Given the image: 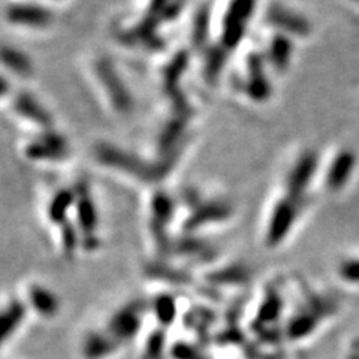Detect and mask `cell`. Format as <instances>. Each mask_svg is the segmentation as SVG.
Here are the masks:
<instances>
[{
    "instance_id": "6da1fadb",
    "label": "cell",
    "mask_w": 359,
    "mask_h": 359,
    "mask_svg": "<svg viewBox=\"0 0 359 359\" xmlns=\"http://www.w3.org/2000/svg\"><path fill=\"white\" fill-rule=\"evenodd\" d=\"M336 313V306L313 290L306 289L304 304L299 306L283 326V336L289 341H303L312 337L321 322Z\"/></svg>"
},
{
    "instance_id": "7a4b0ae2",
    "label": "cell",
    "mask_w": 359,
    "mask_h": 359,
    "mask_svg": "<svg viewBox=\"0 0 359 359\" xmlns=\"http://www.w3.org/2000/svg\"><path fill=\"white\" fill-rule=\"evenodd\" d=\"M284 306L286 303H284L280 284L275 282L268 284L250 325L255 336H258L264 343H277L284 338L283 328H280Z\"/></svg>"
},
{
    "instance_id": "3957f363",
    "label": "cell",
    "mask_w": 359,
    "mask_h": 359,
    "mask_svg": "<svg viewBox=\"0 0 359 359\" xmlns=\"http://www.w3.org/2000/svg\"><path fill=\"white\" fill-rule=\"evenodd\" d=\"M149 312V301L141 298L130 299L110 316V319L105 323L103 330L125 347L140 336L145 314Z\"/></svg>"
},
{
    "instance_id": "277c9868",
    "label": "cell",
    "mask_w": 359,
    "mask_h": 359,
    "mask_svg": "<svg viewBox=\"0 0 359 359\" xmlns=\"http://www.w3.org/2000/svg\"><path fill=\"white\" fill-rule=\"evenodd\" d=\"M298 202L299 201L286 197L280 198L274 203L267 220L264 236L267 247L275 249L286 241L301 214V203Z\"/></svg>"
},
{
    "instance_id": "5b68a950",
    "label": "cell",
    "mask_w": 359,
    "mask_h": 359,
    "mask_svg": "<svg viewBox=\"0 0 359 359\" xmlns=\"http://www.w3.org/2000/svg\"><path fill=\"white\" fill-rule=\"evenodd\" d=\"M358 154L355 150L340 149L326 165L323 173V186L330 193H340L352 182L358 169Z\"/></svg>"
},
{
    "instance_id": "8992f818",
    "label": "cell",
    "mask_w": 359,
    "mask_h": 359,
    "mask_svg": "<svg viewBox=\"0 0 359 359\" xmlns=\"http://www.w3.org/2000/svg\"><path fill=\"white\" fill-rule=\"evenodd\" d=\"M255 8L256 0H231L222 24V40L226 50H232L241 42Z\"/></svg>"
},
{
    "instance_id": "52a82bcc",
    "label": "cell",
    "mask_w": 359,
    "mask_h": 359,
    "mask_svg": "<svg viewBox=\"0 0 359 359\" xmlns=\"http://www.w3.org/2000/svg\"><path fill=\"white\" fill-rule=\"evenodd\" d=\"M321 159L316 150H304L288 174V197L301 201L306 195L308 186L312 184L314 177L319 171Z\"/></svg>"
},
{
    "instance_id": "ba28073f",
    "label": "cell",
    "mask_w": 359,
    "mask_h": 359,
    "mask_svg": "<svg viewBox=\"0 0 359 359\" xmlns=\"http://www.w3.org/2000/svg\"><path fill=\"white\" fill-rule=\"evenodd\" d=\"M268 21L277 29V34H283L292 39L308 38L313 30L312 23L303 14L282 5H274L268 11Z\"/></svg>"
},
{
    "instance_id": "9c48e42d",
    "label": "cell",
    "mask_w": 359,
    "mask_h": 359,
    "mask_svg": "<svg viewBox=\"0 0 359 359\" xmlns=\"http://www.w3.org/2000/svg\"><path fill=\"white\" fill-rule=\"evenodd\" d=\"M121 349L123 346L103 328L86 332L79 343V355L83 359H108Z\"/></svg>"
},
{
    "instance_id": "30bf717a",
    "label": "cell",
    "mask_w": 359,
    "mask_h": 359,
    "mask_svg": "<svg viewBox=\"0 0 359 359\" xmlns=\"http://www.w3.org/2000/svg\"><path fill=\"white\" fill-rule=\"evenodd\" d=\"M6 17L14 26L26 29H47L53 23L51 11L40 5L14 3L6 11Z\"/></svg>"
},
{
    "instance_id": "8fae6325",
    "label": "cell",
    "mask_w": 359,
    "mask_h": 359,
    "mask_svg": "<svg viewBox=\"0 0 359 359\" xmlns=\"http://www.w3.org/2000/svg\"><path fill=\"white\" fill-rule=\"evenodd\" d=\"M26 303L32 312L42 319H54L62 308L60 298L55 295V292L40 283H32L27 288Z\"/></svg>"
},
{
    "instance_id": "7c38bea8",
    "label": "cell",
    "mask_w": 359,
    "mask_h": 359,
    "mask_svg": "<svg viewBox=\"0 0 359 359\" xmlns=\"http://www.w3.org/2000/svg\"><path fill=\"white\" fill-rule=\"evenodd\" d=\"M30 308L26 299L11 298L2 308V316H0V338L3 345L15 337L21 326L27 319Z\"/></svg>"
},
{
    "instance_id": "4fadbf2b",
    "label": "cell",
    "mask_w": 359,
    "mask_h": 359,
    "mask_svg": "<svg viewBox=\"0 0 359 359\" xmlns=\"http://www.w3.org/2000/svg\"><path fill=\"white\" fill-rule=\"evenodd\" d=\"M68 145L60 135H55L53 130H48L38 140L32 141L26 147V154L36 160H51L62 159L66 156Z\"/></svg>"
},
{
    "instance_id": "5bb4252c",
    "label": "cell",
    "mask_w": 359,
    "mask_h": 359,
    "mask_svg": "<svg viewBox=\"0 0 359 359\" xmlns=\"http://www.w3.org/2000/svg\"><path fill=\"white\" fill-rule=\"evenodd\" d=\"M150 313L154 316L159 328L168 330L178 319V301L174 293L160 292L151 298Z\"/></svg>"
},
{
    "instance_id": "9a60e30c",
    "label": "cell",
    "mask_w": 359,
    "mask_h": 359,
    "mask_svg": "<svg viewBox=\"0 0 359 359\" xmlns=\"http://www.w3.org/2000/svg\"><path fill=\"white\" fill-rule=\"evenodd\" d=\"M293 51H295L293 39L283 34H275L271 39V42L268 44L265 57L277 71L283 72L289 68Z\"/></svg>"
},
{
    "instance_id": "2e32d148",
    "label": "cell",
    "mask_w": 359,
    "mask_h": 359,
    "mask_svg": "<svg viewBox=\"0 0 359 359\" xmlns=\"http://www.w3.org/2000/svg\"><path fill=\"white\" fill-rule=\"evenodd\" d=\"M251 279L250 269L246 265H227L207 274L206 280L210 286H243Z\"/></svg>"
},
{
    "instance_id": "e0dca14e",
    "label": "cell",
    "mask_w": 359,
    "mask_h": 359,
    "mask_svg": "<svg viewBox=\"0 0 359 359\" xmlns=\"http://www.w3.org/2000/svg\"><path fill=\"white\" fill-rule=\"evenodd\" d=\"M147 275L153 280H158L162 283L174 284V286H190L193 283L192 275L184 273L183 269H177L168 265L153 264L147 268Z\"/></svg>"
},
{
    "instance_id": "ac0fdd59",
    "label": "cell",
    "mask_w": 359,
    "mask_h": 359,
    "mask_svg": "<svg viewBox=\"0 0 359 359\" xmlns=\"http://www.w3.org/2000/svg\"><path fill=\"white\" fill-rule=\"evenodd\" d=\"M227 217H230V210H227V207L225 206H220V203L211 207H202L184 223V230L187 232H193L195 230H198V227L203 225L222 222V220Z\"/></svg>"
},
{
    "instance_id": "d6986e66",
    "label": "cell",
    "mask_w": 359,
    "mask_h": 359,
    "mask_svg": "<svg viewBox=\"0 0 359 359\" xmlns=\"http://www.w3.org/2000/svg\"><path fill=\"white\" fill-rule=\"evenodd\" d=\"M168 350V340H166V330L158 328L153 330L149 337L145 340L144 350L141 359H163Z\"/></svg>"
},
{
    "instance_id": "ffe728a7",
    "label": "cell",
    "mask_w": 359,
    "mask_h": 359,
    "mask_svg": "<svg viewBox=\"0 0 359 359\" xmlns=\"http://www.w3.org/2000/svg\"><path fill=\"white\" fill-rule=\"evenodd\" d=\"M21 97L17 101V107L18 112L21 114L23 117H29L32 119V121H39L40 126L44 127H50L51 121H50V116H47L45 111L42 110V107L34 99V97H30L29 95H20Z\"/></svg>"
},
{
    "instance_id": "44dd1931",
    "label": "cell",
    "mask_w": 359,
    "mask_h": 359,
    "mask_svg": "<svg viewBox=\"0 0 359 359\" xmlns=\"http://www.w3.org/2000/svg\"><path fill=\"white\" fill-rule=\"evenodd\" d=\"M2 57L5 68H10L14 73H17V75L27 77L32 73V64L26 54L15 50L14 47H3Z\"/></svg>"
},
{
    "instance_id": "7402d4cb",
    "label": "cell",
    "mask_w": 359,
    "mask_h": 359,
    "mask_svg": "<svg viewBox=\"0 0 359 359\" xmlns=\"http://www.w3.org/2000/svg\"><path fill=\"white\" fill-rule=\"evenodd\" d=\"M337 271L341 280L350 284H359V258L343 260Z\"/></svg>"
},
{
    "instance_id": "603a6c76",
    "label": "cell",
    "mask_w": 359,
    "mask_h": 359,
    "mask_svg": "<svg viewBox=\"0 0 359 359\" xmlns=\"http://www.w3.org/2000/svg\"><path fill=\"white\" fill-rule=\"evenodd\" d=\"M168 355L173 359H197L199 355V350L190 343L177 341L169 347Z\"/></svg>"
},
{
    "instance_id": "cb8c5ba5",
    "label": "cell",
    "mask_w": 359,
    "mask_h": 359,
    "mask_svg": "<svg viewBox=\"0 0 359 359\" xmlns=\"http://www.w3.org/2000/svg\"><path fill=\"white\" fill-rule=\"evenodd\" d=\"M349 2H350V3H354L355 6L359 8V0H349Z\"/></svg>"
},
{
    "instance_id": "d4e9b609",
    "label": "cell",
    "mask_w": 359,
    "mask_h": 359,
    "mask_svg": "<svg viewBox=\"0 0 359 359\" xmlns=\"http://www.w3.org/2000/svg\"><path fill=\"white\" fill-rule=\"evenodd\" d=\"M197 359H202V358H201V356H198V358H197Z\"/></svg>"
}]
</instances>
